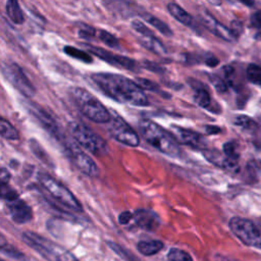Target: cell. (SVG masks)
Masks as SVG:
<instances>
[{
  "label": "cell",
  "instance_id": "cell-1",
  "mask_svg": "<svg viewBox=\"0 0 261 261\" xmlns=\"http://www.w3.org/2000/svg\"><path fill=\"white\" fill-rule=\"evenodd\" d=\"M91 79L103 94L118 103L142 107L149 105L143 89L126 76L111 72H96Z\"/></svg>",
  "mask_w": 261,
  "mask_h": 261
},
{
  "label": "cell",
  "instance_id": "cell-2",
  "mask_svg": "<svg viewBox=\"0 0 261 261\" xmlns=\"http://www.w3.org/2000/svg\"><path fill=\"white\" fill-rule=\"evenodd\" d=\"M143 139L159 152L169 157H179L180 148L171 133L150 119H141L138 123Z\"/></svg>",
  "mask_w": 261,
  "mask_h": 261
},
{
  "label": "cell",
  "instance_id": "cell-3",
  "mask_svg": "<svg viewBox=\"0 0 261 261\" xmlns=\"http://www.w3.org/2000/svg\"><path fill=\"white\" fill-rule=\"evenodd\" d=\"M23 242L48 261H79L60 245L32 231L22 232Z\"/></svg>",
  "mask_w": 261,
  "mask_h": 261
},
{
  "label": "cell",
  "instance_id": "cell-4",
  "mask_svg": "<svg viewBox=\"0 0 261 261\" xmlns=\"http://www.w3.org/2000/svg\"><path fill=\"white\" fill-rule=\"evenodd\" d=\"M73 101L88 119L96 123H107L111 118V112L90 92L83 88H75L72 91Z\"/></svg>",
  "mask_w": 261,
  "mask_h": 261
},
{
  "label": "cell",
  "instance_id": "cell-5",
  "mask_svg": "<svg viewBox=\"0 0 261 261\" xmlns=\"http://www.w3.org/2000/svg\"><path fill=\"white\" fill-rule=\"evenodd\" d=\"M38 180L40 186L49 194L51 198L55 201L60 203L65 208L74 211V212H82L83 208L81 203L77 201L75 196L62 184L57 181L54 177L46 174L41 173L38 176Z\"/></svg>",
  "mask_w": 261,
  "mask_h": 261
},
{
  "label": "cell",
  "instance_id": "cell-6",
  "mask_svg": "<svg viewBox=\"0 0 261 261\" xmlns=\"http://www.w3.org/2000/svg\"><path fill=\"white\" fill-rule=\"evenodd\" d=\"M69 132L73 140L92 154L96 156H104L107 154L108 146L106 142L85 124L71 122L69 124Z\"/></svg>",
  "mask_w": 261,
  "mask_h": 261
},
{
  "label": "cell",
  "instance_id": "cell-7",
  "mask_svg": "<svg viewBox=\"0 0 261 261\" xmlns=\"http://www.w3.org/2000/svg\"><path fill=\"white\" fill-rule=\"evenodd\" d=\"M228 226L243 244L261 250V226L239 216L231 217L228 221Z\"/></svg>",
  "mask_w": 261,
  "mask_h": 261
},
{
  "label": "cell",
  "instance_id": "cell-8",
  "mask_svg": "<svg viewBox=\"0 0 261 261\" xmlns=\"http://www.w3.org/2000/svg\"><path fill=\"white\" fill-rule=\"evenodd\" d=\"M110 136L120 144L128 147H137L140 144V138L137 132L116 112H111V118L107 122Z\"/></svg>",
  "mask_w": 261,
  "mask_h": 261
},
{
  "label": "cell",
  "instance_id": "cell-9",
  "mask_svg": "<svg viewBox=\"0 0 261 261\" xmlns=\"http://www.w3.org/2000/svg\"><path fill=\"white\" fill-rule=\"evenodd\" d=\"M2 72L7 81L18 90L23 96L31 98L35 95L36 89L28 79L21 67L16 63H11L7 65H3Z\"/></svg>",
  "mask_w": 261,
  "mask_h": 261
},
{
  "label": "cell",
  "instance_id": "cell-10",
  "mask_svg": "<svg viewBox=\"0 0 261 261\" xmlns=\"http://www.w3.org/2000/svg\"><path fill=\"white\" fill-rule=\"evenodd\" d=\"M65 151L74 167L82 173L92 177H95L99 174V168L96 162L76 146L65 143Z\"/></svg>",
  "mask_w": 261,
  "mask_h": 261
},
{
  "label": "cell",
  "instance_id": "cell-11",
  "mask_svg": "<svg viewBox=\"0 0 261 261\" xmlns=\"http://www.w3.org/2000/svg\"><path fill=\"white\" fill-rule=\"evenodd\" d=\"M83 46L85 48H87L92 54L98 56L102 60H104L112 65H115V66H118L120 68H124V69H127L130 71H139V69H140L139 64L135 60H133L128 57L117 55L110 51H107L102 48H98L96 46L89 45V44H84Z\"/></svg>",
  "mask_w": 261,
  "mask_h": 261
},
{
  "label": "cell",
  "instance_id": "cell-12",
  "mask_svg": "<svg viewBox=\"0 0 261 261\" xmlns=\"http://www.w3.org/2000/svg\"><path fill=\"white\" fill-rule=\"evenodd\" d=\"M28 111L32 114V116L35 117V119L41 124V126L46 129L51 136L55 137L56 139H60V133L58 125L54 118L40 105L34 103V102H25L24 103Z\"/></svg>",
  "mask_w": 261,
  "mask_h": 261
},
{
  "label": "cell",
  "instance_id": "cell-13",
  "mask_svg": "<svg viewBox=\"0 0 261 261\" xmlns=\"http://www.w3.org/2000/svg\"><path fill=\"white\" fill-rule=\"evenodd\" d=\"M170 133L173 135L176 141L181 144L191 146L196 149H205L206 140L201 134L197 132L181 126L172 125L170 128Z\"/></svg>",
  "mask_w": 261,
  "mask_h": 261
},
{
  "label": "cell",
  "instance_id": "cell-14",
  "mask_svg": "<svg viewBox=\"0 0 261 261\" xmlns=\"http://www.w3.org/2000/svg\"><path fill=\"white\" fill-rule=\"evenodd\" d=\"M6 209L11 219L17 224H24L32 220L33 211L27 202L17 198L7 201Z\"/></svg>",
  "mask_w": 261,
  "mask_h": 261
},
{
  "label": "cell",
  "instance_id": "cell-15",
  "mask_svg": "<svg viewBox=\"0 0 261 261\" xmlns=\"http://www.w3.org/2000/svg\"><path fill=\"white\" fill-rule=\"evenodd\" d=\"M134 222L136 225L147 231H154L160 225V218L153 210L140 208L134 212Z\"/></svg>",
  "mask_w": 261,
  "mask_h": 261
},
{
  "label": "cell",
  "instance_id": "cell-16",
  "mask_svg": "<svg viewBox=\"0 0 261 261\" xmlns=\"http://www.w3.org/2000/svg\"><path fill=\"white\" fill-rule=\"evenodd\" d=\"M201 20L203 25L209 31L211 32L213 35H215L216 37L225 40L227 42H230L232 40H234V35L232 34L231 30L226 28L224 24H222L221 22H219L217 19H215L211 14H209L208 12H204L201 16Z\"/></svg>",
  "mask_w": 261,
  "mask_h": 261
},
{
  "label": "cell",
  "instance_id": "cell-17",
  "mask_svg": "<svg viewBox=\"0 0 261 261\" xmlns=\"http://www.w3.org/2000/svg\"><path fill=\"white\" fill-rule=\"evenodd\" d=\"M203 156L212 164L220 167V168H224L227 170H234L238 168L239 164L237 160H233L229 157H227L224 153L219 152L218 150H214V149H203Z\"/></svg>",
  "mask_w": 261,
  "mask_h": 261
},
{
  "label": "cell",
  "instance_id": "cell-18",
  "mask_svg": "<svg viewBox=\"0 0 261 261\" xmlns=\"http://www.w3.org/2000/svg\"><path fill=\"white\" fill-rule=\"evenodd\" d=\"M140 44L146 48L147 50L158 54V55H163L166 54V49L164 45L152 34H147V35H142L139 39Z\"/></svg>",
  "mask_w": 261,
  "mask_h": 261
},
{
  "label": "cell",
  "instance_id": "cell-19",
  "mask_svg": "<svg viewBox=\"0 0 261 261\" xmlns=\"http://www.w3.org/2000/svg\"><path fill=\"white\" fill-rule=\"evenodd\" d=\"M167 10L177 21L181 22L184 25L191 27V28L194 25L193 16L190 13H188L178 4H176V3H168Z\"/></svg>",
  "mask_w": 261,
  "mask_h": 261
},
{
  "label": "cell",
  "instance_id": "cell-20",
  "mask_svg": "<svg viewBox=\"0 0 261 261\" xmlns=\"http://www.w3.org/2000/svg\"><path fill=\"white\" fill-rule=\"evenodd\" d=\"M164 244L159 240H149V241H140L137 244L138 251L144 256H152L157 254L162 250Z\"/></svg>",
  "mask_w": 261,
  "mask_h": 261
},
{
  "label": "cell",
  "instance_id": "cell-21",
  "mask_svg": "<svg viewBox=\"0 0 261 261\" xmlns=\"http://www.w3.org/2000/svg\"><path fill=\"white\" fill-rule=\"evenodd\" d=\"M6 14L10 20L16 24H21L24 20L22 10L18 4V0H7Z\"/></svg>",
  "mask_w": 261,
  "mask_h": 261
},
{
  "label": "cell",
  "instance_id": "cell-22",
  "mask_svg": "<svg viewBox=\"0 0 261 261\" xmlns=\"http://www.w3.org/2000/svg\"><path fill=\"white\" fill-rule=\"evenodd\" d=\"M143 18H144V20L146 22H148L152 27H154L163 36H165V37H171L172 36L171 29L165 22H163L161 19H159L158 17H156V16H154L152 14H149V13H145L143 15Z\"/></svg>",
  "mask_w": 261,
  "mask_h": 261
},
{
  "label": "cell",
  "instance_id": "cell-23",
  "mask_svg": "<svg viewBox=\"0 0 261 261\" xmlns=\"http://www.w3.org/2000/svg\"><path fill=\"white\" fill-rule=\"evenodd\" d=\"M0 130H1V136L2 138L10 141H15L18 140V132L16 128L5 118H1V124H0Z\"/></svg>",
  "mask_w": 261,
  "mask_h": 261
},
{
  "label": "cell",
  "instance_id": "cell-24",
  "mask_svg": "<svg viewBox=\"0 0 261 261\" xmlns=\"http://www.w3.org/2000/svg\"><path fill=\"white\" fill-rule=\"evenodd\" d=\"M63 51L68 56H70L72 58H75L77 60H81L83 62L90 63V62L93 61V58L91 57V55L88 52H86L85 50H81V49H77V48L72 47V46H65L63 48Z\"/></svg>",
  "mask_w": 261,
  "mask_h": 261
},
{
  "label": "cell",
  "instance_id": "cell-25",
  "mask_svg": "<svg viewBox=\"0 0 261 261\" xmlns=\"http://www.w3.org/2000/svg\"><path fill=\"white\" fill-rule=\"evenodd\" d=\"M194 101L202 108H208L211 104V98L209 93L202 88H197L195 90Z\"/></svg>",
  "mask_w": 261,
  "mask_h": 261
},
{
  "label": "cell",
  "instance_id": "cell-26",
  "mask_svg": "<svg viewBox=\"0 0 261 261\" xmlns=\"http://www.w3.org/2000/svg\"><path fill=\"white\" fill-rule=\"evenodd\" d=\"M233 122L236 125H238L244 129H247V130H255L258 128L257 122L253 118L246 116V115H238L234 118Z\"/></svg>",
  "mask_w": 261,
  "mask_h": 261
},
{
  "label": "cell",
  "instance_id": "cell-27",
  "mask_svg": "<svg viewBox=\"0 0 261 261\" xmlns=\"http://www.w3.org/2000/svg\"><path fill=\"white\" fill-rule=\"evenodd\" d=\"M246 75L249 82L254 85H261V67L251 63L248 65L246 70Z\"/></svg>",
  "mask_w": 261,
  "mask_h": 261
},
{
  "label": "cell",
  "instance_id": "cell-28",
  "mask_svg": "<svg viewBox=\"0 0 261 261\" xmlns=\"http://www.w3.org/2000/svg\"><path fill=\"white\" fill-rule=\"evenodd\" d=\"M167 261H193L191 255L180 249L172 248L167 253Z\"/></svg>",
  "mask_w": 261,
  "mask_h": 261
},
{
  "label": "cell",
  "instance_id": "cell-29",
  "mask_svg": "<svg viewBox=\"0 0 261 261\" xmlns=\"http://www.w3.org/2000/svg\"><path fill=\"white\" fill-rule=\"evenodd\" d=\"M98 37L106 46H108L110 48H114V49L119 48V42H118L117 38L115 36H113L112 34H110L109 32L101 30V31H99Z\"/></svg>",
  "mask_w": 261,
  "mask_h": 261
},
{
  "label": "cell",
  "instance_id": "cell-30",
  "mask_svg": "<svg viewBox=\"0 0 261 261\" xmlns=\"http://www.w3.org/2000/svg\"><path fill=\"white\" fill-rule=\"evenodd\" d=\"M107 245H108L116 254H118L121 258H123L125 261H140V260L136 259L133 254H130L129 252H127L124 248H122V247L119 246L118 244H116V243H114V242H107Z\"/></svg>",
  "mask_w": 261,
  "mask_h": 261
},
{
  "label": "cell",
  "instance_id": "cell-31",
  "mask_svg": "<svg viewBox=\"0 0 261 261\" xmlns=\"http://www.w3.org/2000/svg\"><path fill=\"white\" fill-rule=\"evenodd\" d=\"M223 153L227 156V157H229V158H231V159H233V160H239V157H240V153H239V151H238V145L234 143V142H232V141H230V142H226L224 145H223Z\"/></svg>",
  "mask_w": 261,
  "mask_h": 261
},
{
  "label": "cell",
  "instance_id": "cell-32",
  "mask_svg": "<svg viewBox=\"0 0 261 261\" xmlns=\"http://www.w3.org/2000/svg\"><path fill=\"white\" fill-rule=\"evenodd\" d=\"M1 198L7 202V201L17 199L18 194L14 189L9 187L8 184H3L1 185Z\"/></svg>",
  "mask_w": 261,
  "mask_h": 261
},
{
  "label": "cell",
  "instance_id": "cell-33",
  "mask_svg": "<svg viewBox=\"0 0 261 261\" xmlns=\"http://www.w3.org/2000/svg\"><path fill=\"white\" fill-rule=\"evenodd\" d=\"M30 147H31L32 152H34V154H35L40 160H43L44 162L49 163V160H48V157H47L46 153L44 152V150L41 148V146L38 144V142H37L36 140H31V141H30Z\"/></svg>",
  "mask_w": 261,
  "mask_h": 261
},
{
  "label": "cell",
  "instance_id": "cell-34",
  "mask_svg": "<svg viewBox=\"0 0 261 261\" xmlns=\"http://www.w3.org/2000/svg\"><path fill=\"white\" fill-rule=\"evenodd\" d=\"M136 83L143 89V90H147V91H151V92H158L159 91V86L147 79L144 77H138L136 79Z\"/></svg>",
  "mask_w": 261,
  "mask_h": 261
},
{
  "label": "cell",
  "instance_id": "cell-35",
  "mask_svg": "<svg viewBox=\"0 0 261 261\" xmlns=\"http://www.w3.org/2000/svg\"><path fill=\"white\" fill-rule=\"evenodd\" d=\"M1 251L4 255L10 257V258H13V259H23V255L18 251L16 250L14 247L10 246V245H2L1 247Z\"/></svg>",
  "mask_w": 261,
  "mask_h": 261
},
{
  "label": "cell",
  "instance_id": "cell-36",
  "mask_svg": "<svg viewBox=\"0 0 261 261\" xmlns=\"http://www.w3.org/2000/svg\"><path fill=\"white\" fill-rule=\"evenodd\" d=\"M95 33H96V31L92 27L84 23L80 27L79 37L82 39H85V40H90L91 38H93L95 36Z\"/></svg>",
  "mask_w": 261,
  "mask_h": 261
},
{
  "label": "cell",
  "instance_id": "cell-37",
  "mask_svg": "<svg viewBox=\"0 0 261 261\" xmlns=\"http://www.w3.org/2000/svg\"><path fill=\"white\" fill-rule=\"evenodd\" d=\"M132 28L140 35H147V34H152V31L146 27V24H144V22H142L139 19H134L132 21Z\"/></svg>",
  "mask_w": 261,
  "mask_h": 261
},
{
  "label": "cell",
  "instance_id": "cell-38",
  "mask_svg": "<svg viewBox=\"0 0 261 261\" xmlns=\"http://www.w3.org/2000/svg\"><path fill=\"white\" fill-rule=\"evenodd\" d=\"M210 81H211L212 85L214 86V88H215L218 92L223 93V92H225V91L227 90V85H226V83H225L222 79H220L219 76H217V75H212V76H210Z\"/></svg>",
  "mask_w": 261,
  "mask_h": 261
},
{
  "label": "cell",
  "instance_id": "cell-39",
  "mask_svg": "<svg viewBox=\"0 0 261 261\" xmlns=\"http://www.w3.org/2000/svg\"><path fill=\"white\" fill-rule=\"evenodd\" d=\"M134 219V213L130 211H123L118 215V222L122 225L128 224Z\"/></svg>",
  "mask_w": 261,
  "mask_h": 261
},
{
  "label": "cell",
  "instance_id": "cell-40",
  "mask_svg": "<svg viewBox=\"0 0 261 261\" xmlns=\"http://www.w3.org/2000/svg\"><path fill=\"white\" fill-rule=\"evenodd\" d=\"M251 22L254 27L261 29V10L255 12L251 17Z\"/></svg>",
  "mask_w": 261,
  "mask_h": 261
},
{
  "label": "cell",
  "instance_id": "cell-41",
  "mask_svg": "<svg viewBox=\"0 0 261 261\" xmlns=\"http://www.w3.org/2000/svg\"><path fill=\"white\" fill-rule=\"evenodd\" d=\"M0 179H1V185L3 184H8L9 179H10V174L8 172V170L5 167L1 168V174H0Z\"/></svg>",
  "mask_w": 261,
  "mask_h": 261
},
{
  "label": "cell",
  "instance_id": "cell-42",
  "mask_svg": "<svg viewBox=\"0 0 261 261\" xmlns=\"http://www.w3.org/2000/svg\"><path fill=\"white\" fill-rule=\"evenodd\" d=\"M242 23L241 22H239V21H232L231 22V32H232V34L234 35V37H238V35L241 33V25Z\"/></svg>",
  "mask_w": 261,
  "mask_h": 261
},
{
  "label": "cell",
  "instance_id": "cell-43",
  "mask_svg": "<svg viewBox=\"0 0 261 261\" xmlns=\"http://www.w3.org/2000/svg\"><path fill=\"white\" fill-rule=\"evenodd\" d=\"M205 63L208 65V66H216L218 64V59L213 56V55H210L209 57H206L205 59Z\"/></svg>",
  "mask_w": 261,
  "mask_h": 261
},
{
  "label": "cell",
  "instance_id": "cell-44",
  "mask_svg": "<svg viewBox=\"0 0 261 261\" xmlns=\"http://www.w3.org/2000/svg\"><path fill=\"white\" fill-rule=\"evenodd\" d=\"M221 129L216 126V125H207L206 126V133L209 135H214V134H218Z\"/></svg>",
  "mask_w": 261,
  "mask_h": 261
},
{
  "label": "cell",
  "instance_id": "cell-45",
  "mask_svg": "<svg viewBox=\"0 0 261 261\" xmlns=\"http://www.w3.org/2000/svg\"><path fill=\"white\" fill-rule=\"evenodd\" d=\"M213 261H238V260L227 256H223V255H215L213 258Z\"/></svg>",
  "mask_w": 261,
  "mask_h": 261
},
{
  "label": "cell",
  "instance_id": "cell-46",
  "mask_svg": "<svg viewBox=\"0 0 261 261\" xmlns=\"http://www.w3.org/2000/svg\"><path fill=\"white\" fill-rule=\"evenodd\" d=\"M243 4L246 6H253L254 5V0H240Z\"/></svg>",
  "mask_w": 261,
  "mask_h": 261
},
{
  "label": "cell",
  "instance_id": "cell-47",
  "mask_svg": "<svg viewBox=\"0 0 261 261\" xmlns=\"http://www.w3.org/2000/svg\"><path fill=\"white\" fill-rule=\"evenodd\" d=\"M259 222H260V225H261V217H259Z\"/></svg>",
  "mask_w": 261,
  "mask_h": 261
},
{
  "label": "cell",
  "instance_id": "cell-48",
  "mask_svg": "<svg viewBox=\"0 0 261 261\" xmlns=\"http://www.w3.org/2000/svg\"><path fill=\"white\" fill-rule=\"evenodd\" d=\"M2 261H4V260H2Z\"/></svg>",
  "mask_w": 261,
  "mask_h": 261
}]
</instances>
